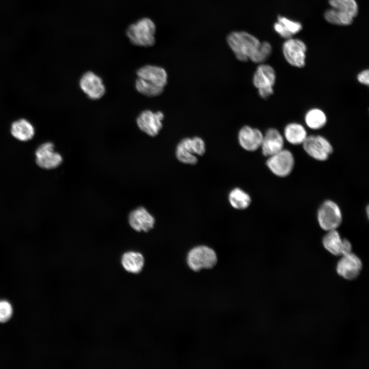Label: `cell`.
<instances>
[{
    "label": "cell",
    "instance_id": "cell-1",
    "mask_svg": "<svg viewBox=\"0 0 369 369\" xmlns=\"http://www.w3.org/2000/svg\"><path fill=\"white\" fill-rule=\"evenodd\" d=\"M227 42L236 58L243 62L251 59L261 43L256 37L243 31L230 33Z\"/></svg>",
    "mask_w": 369,
    "mask_h": 369
},
{
    "label": "cell",
    "instance_id": "cell-2",
    "mask_svg": "<svg viewBox=\"0 0 369 369\" xmlns=\"http://www.w3.org/2000/svg\"><path fill=\"white\" fill-rule=\"evenodd\" d=\"M156 30V25L151 19L143 17L130 25L126 34L133 45L149 47L155 43Z\"/></svg>",
    "mask_w": 369,
    "mask_h": 369
},
{
    "label": "cell",
    "instance_id": "cell-3",
    "mask_svg": "<svg viewBox=\"0 0 369 369\" xmlns=\"http://www.w3.org/2000/svg\"><path fill=\"white\" fill-rule=\"evenodd\" d=\"M217 260L215 251L206 245H199L192 248L186 257L188 267L195 272L213 268L217 264Z\"/></svg>",
    "mask_w": 369,
    "mask_h": 369
},
{
    "label": "cell",
    "instance_id": "cell-4",
    "mask_svg": "<svg viewBox=\"0 0 369 369\" xmlns=\"http://www.w3.org/2000/svg\"><path fill=\"white\" fill-rule=\"evenodd\" d=\"M276 79L275 71L271 65L264 63L259 65L254 73L252 81L261 98H268L273 94Z\"/></svg>",
    "mask_w": 369,
    "mask_h": 369
},
{
    "label": "cell",
    "instance_id": "cell-5",
    "mask_svg": "<svg viewBox=\"0 0 369 369\" xmlns=\"http://www.w3.org/2000/svg\"><path fill=\"white\" fill-rule=\"evenodd\" d=\"M342 213L338 204L327 200L320 206L317 212V220L320 227L324 231L336 230L342 222Z\"/></svg>",
    "mask_w": 369,
    "mask_h": 369
},
{
    "label": "cell",
    "instance_id": "cell-6",
    "mask_svg": "<svg viewBox=\"0 0 369 369\" xmlns=\"http://www.w3.org/2000/svg\"><path fill=\"white\" fill-rule=\"evenodd\" d=\"M302 145L310 156L319 161L327 160L333 152V147L329 140L320 135H308Z\"/></svg>",
    "mask_w": 369,
    "mask_h": 369
},
{
    "label": "cell",
    "instance_id": "cell-7",
    "mask_svg": "<svg viewBox=\"0 0 369 369\" xmlns=\"http://www.w3.org/2000/svg\"><path fill=\"white\" fill-rule=\"evenodd\" d=\"M266 164L274 175L283 177L292 172L295 165V159L290 150L283 149L268 157Z\"/></svg>",
    "mask_w": 369,
    "mask_h": 369
},
{
    "label": "cell",
    "instance_id": "cell-8",
    "mask_svg": "<svg viewBox=\"0 0 369 369\" xmlns=\"http://www.w3.org/2000/svg\"><path fill=\"white\" fill-rule=\"evenodd\" d=\"M307 47L301 40L290 38L283 43L282 52L286 61L291 66L301 68L305 65Z\"/></svg>",
    "mask_w": 369,
    "mask_h": 369
},
{
    "label": "cell",
    "instance_id": "cell-9",
    "mask_svg": "<svg viewBox=\"0 0 369 369\" xmlns=\"http://www.w3.org/2000/svg\"><path fill=\"white\" fill-rule=\"evenodd\" d=\"M340 257L336 267L337 274L347 280L357 279L363 268L360 258L352 252Z\"/></svg>",
    "mask_w": 369,
    "mask_h": 369
},
{
    "label": "cell",
    "instance_id": "cell-10",
    "mask_svg": "<svg viewBox=\"0 0 369 369\" xmlns=\"http://www.w3.org/2000/svg\"><path fill=\"white\" fill-rule=\"evenodd\" d=\"M163 118L164 114L162 112H154L146 110L139 114L136 118V124L141 131L150 136L154 137L162 129Z\"/></svg>",
    "mask_w": 369,
    "mask_h": 369
},
{
    "label": "cell",
    "instance_id": "cell-11",
    "mask_svg": "<svg viewBox=\"0 0 369 369\" xmlns=\"http://www.w3.org/2000/svg\"><path fill=\"white\" fill-rule=\"evenodd\" d=\"M79 85L83 92L92 100L101 98L106 93V87L101 78L90 71L83 74Z\"/></svg>",
    "mask_w": 369,
    "mask_h": 369
},
{
    "label": "cell",
    "instance_id": "cell-12",
    "mask_svg": "<svg viewBox=\"0 0 369 369\" xmlns=\"http://www.w3.org/2000/svg\"><path fill=\"white\" fill-rule=\"evenodd\" d=\"M35 155L36 164L45 169L56 168L63 161L62 156L54 150V145L51 142L40 145L37 148Z\"/></svg>",
    "mask_w": 369,
    "mask_h": 369
},
{
    "label": "cell",
    "instance_id": "cell-13",
    "mask_svg": "<svg viewBox=\"0 0 369 369\" xmlns=\"http://www.w3.org/2000/svg\"><path fill=\"white\" fill-rule=\"evenodd\" d=\"M324 248L331 254L341 256L352 252V245L346 239L342 238L336 230L327 231L322 239Z\"/></svg>",
    "mask_w": 369,
    "mask_h": 369
},
{
    "label": "cell",
    "instance_id": "cell-14",
    "mask_svg": "<svg viewBox=\"0 0 369 369\" xmlns=\"http://www.w3.org/2000/svg\"><path fill=\"white\" fill-rule=\"evenodd\" d=\"M284 138L276 128L268 129L263 134L260 148L265 157L271 156L284 149Z\"/></svg>",
    "mask_w": 369,
    "mask_h": 369
},
{
    "label": "cell",
    "instance_id": "cell-15",
    "mask_svg": "<svg viewBox=\"0 0 369 369\" xmlns=\"http://www.w3.org/2000/svg\"><path fill=\"white\" fill-rule=\"evenodd\" d=\"M136 75L137 77L163 89L168 83L167 71L162 67L158 66L151 65L144 66L137 70Z\"/></svg>",
    "mask_w": 369,
    "mask_h": 369
},
{
    "label": "cell",
    "instance_id": "cell-16",
    "mask_svg": "<svg viewBox=\"0 0 369 369\" xmlns=\"http://www.w3.org/2000/svg\"><path fill=\"white\" fill-rule=\"evenodd\" d=\"M263 134L257 128L244 126L239 130L238 139L239 145L245 150L253 152L260 148Z\"/></svg>",
    "mask_w": 369,
    "mask_h": 369
},
{
    "label": "cell",
    "instance_id": "cell-17",
    "mask_svg": "<svg viewBox=\"0 0 369 369\" xmlns=\"http://www.w3.org/2000/svg\"><path fill=\"white\" fill-rule=\"evenodd\" d=\"M129 223L135 231L147 232L153 228L155 219L146 209L139 207L130 213Z\"/></svg>",
    "mask_w": 369,
    "mask_h": 369
},
{
    "label": "cell",
    "instance_id": "cell-18",
    "mask_svg": "<svg viewBox=\"0 0 369 369\" xmlns=\"http://www.w3.org/2000/svg\"><path fill=\"white\" fill-rule=\"evenodd\" d=\"M301 24L283 16H278L274 29L281 37L289 39L302 29Z\"/></svg>",
    "mask_w": 369,
    "mask_h": 369
},
{
    "label": "cell",
    "instance_id": "cell-19",
    "mask_svg": "<svg viewBox=\"0 0 369 369\" xmlns=\"http://www.w3.org/2000/svg\"><path fill=\"white\" fill-rule=\"evenodd\" d=\"M283 137L289 143L293 145L302 144L308 136L304 126L296 122L287 124L283 130Z\"/></svg>",
    "mask_w": 369,
    "mask_h": 369
},
{
    "label": "cell",
    "instance_id": "cell-20",
    "mask_svg": "<svg viewBox=\"0 0 369 369\" xmlns=\"http://www.w3.org/2000/svg\"><path fill=\"white\" fill-rule=\"evenodd\" d=\"M10 132L15 139L21 141H26L33 138L35 130L33 125L28 120L19 119L12 124Z\"/></svg>",
    "mask_w": 369,
    "mask_h": 369
},
{
    "label": "cell",
    "instance_id": "cell-21",
    "mask_svg": "<svg viewBox=\"0 0 369 369\" xmlns=\"http://www.w3.org/2000/svg\"><path fill=\"white\" fill-rule=\"evenodd\" d=\"M121 262L127 271L138 273L141 271L144 266V258L140 253L129 251L123 254Z\"/></svg>",
    "mask_w": 369,
    "mask_h": 369
},
{
    "label": "cell",
    "instance_id": "cell-22",
    "mask_svg": "<svg viewBox=\"0 0 369 369\" xmlns=\"http://www.w3.org/2000/svg\"><path fill=\"white\" fill-rule=\"evenodd\" d=\"M304 121L306 126L310 129L319 130L326 125L327 116L321 109L313 108L306 112L304 115Z\"/></svg>",
    "mask_w": 369,
    "mask_h": 369
},
{
    "label": "cell",
    "instance_id": "cell-23",
    "mask_svg": "<svg viewBox=\"0 0 369 369\" xmlns=\"http://www.w3.org/2000/svg\"><path fill=\"white\" fill-rule=\"evenodd\" d=\"M229 200L231 205L238 210L247 209L251 202L250 195L239 188H235L230 192Z\"/></svg>",
    "mask_w": 369,
    "mask_h": 369
},
{
    "label": "cell",
    "instance_id": "cell-24",
    "mask_svg": "<svg viewBox=\"0 0 369 369\" xmlns=\"http://www.w3.org/2000/svg\"><path fill=\"white\" fill-rule=\"evenodd\" d=\"M324 17L329 23L340 26L350 25L354 19L350 15L333 8L324 12Z\"/></svg>",
    "mask_w": 369,
    "mask_h": 369
},
{
    "label": "cell",
    "instance_id": "cell-25",
    "mask_svg": "<svg viewBox=\"0 0 369 369\" xmlns=\"http://www.w3.org/2000/svg\"><path fill=\"white\" fill-rule=\"evenodd\" d=\"M191 153L201 156L206 152V145L203 140L199 137L184 138L179 141Z\"/></svg>",
    "mask_w": 369,
    "mask_h": 369
},
{
    "label": "cell",
    "instance_id": "cell-26",
    "mask_svg": "<svg viewBox=\"0 0 369 369\" xmlns=\"http://www.w3.org/2000/svg\"><path fill=\"white\" fill-rule=\"evenodd\" d=\"M332 8L346 13L353 17L357 16L358 7L355 0H329Z\"/></svg>",
    "mask_w": 369,
    "mask_h": 369
},
{
    "label": "cell",
    "instance_id": "cell-27",
    "mask_svg": "<svg viewBox=\"0 0 369 369\" xmlns=\"http://www.w3.org/2000/svg\"><path fill=\"white\" fill-rule=\"evenodd\" d=\"M135 86L139 93L148 97L159 96L164 90L163 88L153 85L139 77L135 80Z\"/></svg>",
    "mask_w": 369,
    "mask_h": 369
},
{
    "label": "cell",
    "instance_id": "cell-28",
    "mask_svg": "<svg viewBox=\"0 0 369 369\" xmlns=\"http://www.w3.org/2000/svg\"><path fill=\"white\" fill-rule=\"evenodd\" d=\"M272 51L271 45L268 42L264 41L260 45L255 54L250 59L256 64H262L270 56Z\"/></svg>",
    "mask_w": 369,
    "mask_h": 369
},
{
    "label": "cell",
    "instance_id": "cell-29",
    "mask_svg": "<svg viewBox=\"0 0 369 369\" xmlns=\"http://www.w3.org/2000/svg\"><path fill=\"white\" fill-rule=\"evenodd\" d=\"M176 156L182 163L188 165H195L198 159L196 155L189 152L179 142L176 148Z\"/></svg>",
    "mask_w": 369,
    "mask_h": 369
},
{
    "label": "cell",
    "instance_id": "cell-30",
    "mask_svg": "<svg viewBox=\"0 0 369 369\" xmlns=\"http://www.w3.org/2000/svg\"><path fill=\"white\" fill-rule=\"evenodd\" d=\"M13 309L11 304L7 300H0V322L8 321L11 317Z\"/></svg>",
    "mask_w": 369,
    "mask_h": 369
},
{
    "label": "cell",
    "instance_id": "cell-31",
    "mask_svg": "<svg viewBox=\"0 0 369 369\" xmlns=\"http://www.w3.org/2000/svg\"><path fill=\"white\" fill-rule=\"evenodd\" d=\"M358 81L362 85L368 86L369 84V71L368 69L363 70L359 72L357 76Z\"/></svg>",
    "mask_w": 369,
    "mask_h": 369
}]
</instances>
